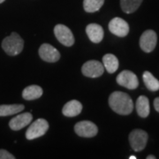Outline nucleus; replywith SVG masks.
<instances>
[{"label":"nucleus","mask_w":159,"mask_h":159,"mask_svg":"<svg viewBox=\"0 0 159 159\" xmlns=\"http://www.w3.org/2000/svg\"><path fill=\"white\" fill-rule=\"evenodd\" d=\"M109 105L111 110L119 115H129L134 110L132 98L125 92L115 91L109 97Z\"/></svg>","instance_id":"1"},{"label":"nucleus","mask_w":159,"mask_h":159,"mask_svg":"<svg viewBox=\"0 0 159 159\" xmlns=\"http://www.w3.org/2000/svg\"><path fill=\"white\" fill-rule=\"evenodd\" d=\"M24 47V41L17 34L11 33V35L6 37L2 42V48L9 56H16L20 54Z\"/></svg>","instance_id":"2"},{"label":"nucleus","mask_w":159,"mask_h":159,"mask_svg":"<svg viewBox=\"0 0 159 159\" xmlns=\"http://www.w3.org/2000/svg\"><path fill=\"white\" fill-rule=\"evenodd\" d=\"M128 139H129L131 148L134 151L139 152V151H142V149H144L146 147L148 135L144 130L134 129L129 134Z\"/></svg>","instance_id":"3"},{"label":"nucleus","mask_w":159,"mask_h":159,"mask_svg":"<svg viewBox=\"0 0 159 159\" xmlns=\"http://www.w3.org/2000/svg\"><path fill=\"white\" fill-rule=\"evenodd\" d=\"M49 129V123L44 119H38L34 121L26 132V138L32 141L44 135Z\"/></svg>","instance_id":"4"},{"label":"nucleus","mask_w":159,"mask_h":159,"mask_svg":"<svg viewBox=\"0 0 159 159\" xmlns=\"http://www.w3.org/2000/svg\"><path fill=\"white\" fill-rule=\"evenodd\" d=\"M116 81L119 85L125 87L127 89L134 90L139 86V80L136 74L129 70H124L117 76Z\"/></svg>","instance_id":"5"},{"label":"nucleus","mask_w":159,"mask_h":159,"mask_svg":"<svg viewBox=\"0 0 159 159\" xmlns=\"http://www.w3.org/2000/svg\"><path fill=\"white\" fill-rule=\"evenodd\" d=\"M54 34L56 38L58 40V42L61 43L63 45L67 46V47L74 45V34L68 27L62 24H57L54 28Z\"/></svg>","instance_id":"6"},{"label":"nucleus","mask_w":159,"mask_h":159,"mask_svg":"<svg viewBox=\"0 0 159 159\" xmlns=\"http://www.w3.org/2000/svg\"><path fill=\"white\" fill-rule=\"evenodd\" d=\"M74 132L80 137L91 138L96 136L98 133V128L96 124L89 120L78 122L74 125Z\"/></svg>","instance_id":"7"},{"label":"nucleus","mask_w":159,"mask_h":159,"mask_svg":"<svg viewBox=\"0 0 159 159\" xmlns=\"http://www.w3.org/2000/svg\"><path fill=\"white\" fill-rule=\"evenodd\" d=\"M82 74L89 78L100 77L104 72V66L102 63L97 60H89L83 64L81 67Z\"/></svg>","instance_id":"8"},{"label":"nucleus","mask_w":159,"mask_h":159,"mask_svg":"<svg viewBox=\"0 0 159 159\" xmlns=\"http://www.w3.org/2000/svg\"><path fill=\"white\" fill-rule=\"evenodd\" d=\"M157 35L154 30H151V29L146 30L141 35L140 47L142 51L147 53H149L155 50L157 46Z\"/></svg>","instance_id":"9"},{"label":"nucleus","mask_w":159,"mask_h":159,"mask_svg":"<svg viewBox=\"0 0 159 159\" xmlns=\"http://www.w3.org/2000/svg\"><path fill=\"white\" fill-rule=\"evenodd\" d=\"M109 30L111 34L119 37H125L129 33V25L121 18H113L109 23Z\"/></svg>","instance_id":"10"},{"label":"nucleus","mask_w":159,"mask_h":159,"mask_svg":"<svg viewBox=\"0 0 159 159\" xmlns=\"http://www.w3.org/2000/svg\"><path fill=\"white\" fill-rule=\"evenodd\" d=\"M40 57L48 63H55L59 60L60 53L55 47L49 43H43L39 48Z\"/></svg>","instance_id":"11"},{"label":"nucleus","mask_w":159,"mask_h":159,"mask_svg":"<svg viewBox=\"0 0 159 159\" xmlns=\"http://www.w3.org/2000/svg\"><path fill=\"white\" fill-rule=\"evenodd\" d=\"M33 119V116L30 112L20 113L11 119L9 122V126L11 130L18 131L29 125Z\"/></svg>","instance_id":"12"},{"label":"nucleus","mask_w":159,"mask_h":159,"mask_svg":"<svg viewBox=\"0 0 159 159\" xmlns=\"http://www.w3.org/2000/svg\"><path fill=\"white\" fill-rule=\"evenodd\" d=\"M86 33L89 40L94 43H101V41L103 38V34H104L102 27L96 23L89 24L86 28Z\"/></svg>","instance_id":"13"},{"label":"nucleus","mask_w":159,"mask_h":159,"mask_svg":"<svg viewBox=\"0 0 159 159\" xmlns=\"http://www.w3.org/2000/svg\"><path fill=\"white\" fill-rule=\"evenodd\" d=\"M82 111V104L77 100H72L66 102L62 110V113L66 117L73 118L75 116H78Z\"/></svg>","instance_id":"14"},{"label":"nucleus","mask_w":159,"mask_h":159,"mask_svg":"<svg viewBox=\"0 0 159 159\" xmlns=\"http://www.w3.org/2000/svg\"><path fill=\"white\" fill-rule=\"evenodd\" d=\"M136 111L141 118H147L149 115L150 107L148 98L145 96H140L136 101Z\"/></svg>","instance_id":"15"},{"label":"nucleus","mask_w":159,"mask_h":159,"mask_svg":"<svg viewBox=\"0 0 159 159\" xmlns=\"http://www.w3.org/2000/svg\"><path fill=\"white\" fill-rule=\"evenodd\" d=\"M43 96V89L37 85H30L22 91V97L25 100H34Z\"/></svg>","instance_id":"16"},{"label":"nucleus","mask_w":159,"mask_h":159,"mask_svg":"<svg viewBox=\"0 0 159 159\" xmlns=\"http://www.w3.org/2000/svg\"><path fill=\"white\" fill-rule=\"evenodd\" d=\"M102 65L108 73L113 74L119 68V59L113 54H106L102 57Z\"/></svg>","instance_id":"17"},{"label":"nucleus","mask_w":159,"mask_h":159,"mask_svg":"<svg viewBox=\"0 0 159 159\" xmlns=\"http://www.w3.org/2000/svg\"><path fill=\"white\" fill-rule=\"evenodd\" d=\"M142 80L148 90L156 92L159 90V80L148 71H145L142 74Z\"/></svg>","instance_id":"18"},{"label":"nucleus","mask_w":159,"mask_h":159,"mask_svg":"<svg viewBox=\"0 0 159 159\" xmlns=\"http://www.w3.org/2000/svg\"><path fill=\"white\" fill-rule=\"evenodd\" d=\"M24 109L23 104H2L0 105V117L14 115L22 111Z\"/></svg>","instance_id":"19"},{"label":"nucleus","mask_w":159,"mask_h":159,"mask_svg":"<svg viewBox=\"0 0 159 159\" xmlns=\"http://www.w3.org/2000/svg\"><path fill=\"white\" fill-rule=\"evenodd\" d=\"M143 0H120V6L125 13L134 12L142 5Z\"/></svg>","instance_id":"20"},{"label":"nucleus","mask_w":159,"mask_h":159,"mask_svg":"<svg viewBox=\"0 0 159 159\" xmlns=\"http://www.w3.org/2000/svg\"><path fill=\"white\" fill-rule=\"evenodd\" d=\"M104 0H84L83 8L87 12H96L101 9Z\"/></svg>","instance_id":"21"},{"label":"nucleus","mask_w":159,"mask_h":159,"mask_svg":"<svg viewBox=\"0 0 159 159\" xmlns=\"http://www.w3.org/2000/svg\"><path fill=\"white\" fill-rule=\"evenodd\" d=\"M0 159H15V157L6 149H0Z\"/></svg>","instance_id":"22"},{"label":"nucleus","mask_w":159,"mask_h":159,"mask_svg":"<svg viewBox=\"0 0 159 159\" xmlns=\"http://www.w3.org/2000/svg\"><path fill=\"white\" fill-rule=\"evenodd\" d=\"M154 107H155V110L159 112V97H157L155 100H154Z\"/></svg>","instance_id":"23"},{"label":"nucleus","mask_w":159,"mask_h":159,"mask_svg":"<svg viewBox=\"0 0 159 159\" xmlns=\"http://www.w3.org/2000/svg\"><path fill=\"white\" fill-rule=\"evenodd\" d=\"M147 159H156V157L153 156V155H149L147 157Z\"/></svg>","instance_id":"24"},{"label":"nucleus","mask_w":159,"mask_h":159,"mask_svg":"<svg viewBox=\"0 0 159 159\" xmlns=\"http://www.w3.org/2000/svg\"><path fill=\"white\" fill-rule=\"evenodd\" d=\"M129 159H137V157L135 156H130V157H129Z\"/></svg>","instance_id":"25"},{"label":"nucleus","mask_w":159,"mask_h":159,"mask_svg":"<svg viewBox=\"0 0 159 159\" xmlns=\"http://www.w3.org/2000/svg\"><path fill=\"white\" fill-rule=\"evenodd\" d=\"M5 1H6V0H0V4H2V3L5 2Z\"/></svg>","instance_id":"26"}]
</instances>
